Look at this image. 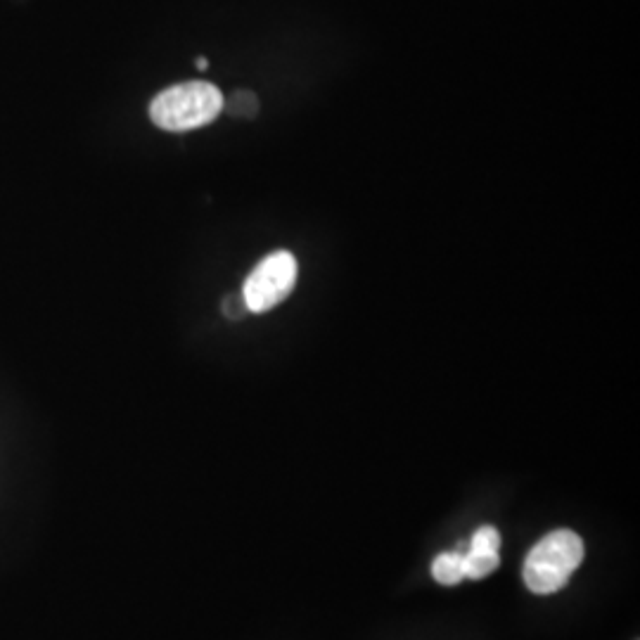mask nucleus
<instances>
[{
    "mask_svg": "<svg viewBox=\"0 0 640 640\" xmlns=\"http://www.w3.org/2000/svg\"><path fill=\"white\" fill-rule=\"evenodd\" d=\"M223 112V93L214 83L185 81L164 88L150 102V119L164 131H192L214 121Z\"/></svg>",
    "mask_w": 640,
    "mask_h": 640,
    "instance_id": "obj_1",
    "label": "nucleus"
},
{
    "mask_svg": "<svg viewBox=\"0 0 640 640\" xmlns=\"http://www.w3.org/2000/svg\"><path fill=\"white\" fill-rule=\"evenodd\" d=\"M584 560V541L572 529L550 531L524 560V584L531 593L550 595L567 586Z\"/></svg>",
    "mask_w": 640,
    "mask_h": 640,
    "instance_id": "obj_2",
    "label": "nucleus"
},
{
    "mask_svg": "<svg viewBox=\"0 0 640 640\" xmlns=\"http://www.w3.org/2000/svg\"><path fill=\"white\" fill-rule=\"evenodd\" d=\"M297 283V259L292 252H273L264 256L247 275L245 287H242V299H245L247 311L266 313L273 306L285 302Z\"/></svg>",
    "mask_w": 640,
    "mask_h": 640,
    "instance_id": "obj_3",
    "label": "nucleus"
},
{
    "mask_svg": "<svg viewBox=\"0 0 640 640\" xmlns=\"http://www.w3.org/2000/svg\"><path fill=\"white\" fill-rule=\"evenodd\" d=\"M432 576L444 586H456L465 579V565H463V553H441L432 565Z\"/></svg>",
    "mask_w": 640,
    "mask_h": 640,
    "instance_id": "obj_4",
    "label": "nucleus"
},
{
    "mask_svg": "<svg viewBox=\"0 0 640 640\" xmlns=\"http://www.w3.org/2000/svg\"><path fill=\"white\" fill-rule=\"evenodd\" d=\"M498 553H479V550H467L463 553L465 579H484L498 567Z\"/></svg>",
    "mask_w": 640,
    "mask_h": 640,
    "instance_id": "obj_5",
    "label": "nucleus"
},
{
    "mask_svg": "<svg viewBox=\"0 0 640 640\" xmlns=\"http://www.w3.org/2000/svg\"><path fill=\"white\" fill-rule=\"evenodd\" d=\"M223 110L235 114V117H254L256 110H259V102H256L254 93L238 91L228 102L223 100Z\"/></svg>",
    "mask_w": 640,
    "mask_h": 640,
    "instance_id": "obj_6",
    "label": "nucleus"
},
{
    "mask_svg": "<svg viewBox=\"0 0 640 640\" xmlns=\"http://www.w3.org/2000/svg\"><path fill=\"white\" fill-rule=\"evenodd\" d=\"M501 548V534H498L496 527H479L475 534H472L470 550H479V553H498Z\"/></svg>",
    "mask_w": 640,
    "mask_h": 640,
    "instance_id": "obj_7",
    "label": "nucleus"
},
{
    "mask_svg": "<svg viewBox=\"0 0 640 640\" xmlns=\"http://www.w3.org/2000/svg\"><path fill=\"white\" fill-rule=\"evenodd\" d=\"M223 313H226V318H242L247 313V304L245 299H242V294H230V297L223 299Z\"/></svg>",
    "mask_w": 640,
    "mask_h": 640,
    "instance_id": "obj_8",
    "label": "nucleus"
},
{
    "mask_svg": "<svg viewBox=\"0 0 640 640\" xmlns=\"http://www.w3.org/2000/svg\"><path fill=\"white\" fill-rule=\"evenodd\" d=\"M197 69H207V60H204V57L197 60Z\"/></svg>",
    "mask_w": 640,
    "mask_h": 640,
    "instance_id": "obj_9",
    "label": "nucleus"
}]
</instances>
